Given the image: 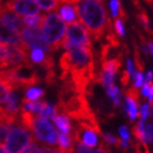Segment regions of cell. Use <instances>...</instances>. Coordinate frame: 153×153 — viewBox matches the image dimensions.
Instances as JSON below:
<instances>
[{
    "label": "cell",
    "instance_id": "1",
    "mask_svg": "<svg viewBox=\"0 0 153 153\" xmlns=\"http://www.w3.org/2000/svg\"><path fill=\"white\" fill-rule=\"evenodd\" d=\"M76 11V16L95 41L106 33L108 18L104 4L100 0H69Z\"/></svg>",
    "mask_w": 153,
    "mask_h": 153
},
{
    "label": "cell",
    "instance_id": "2",
    "mask_svg": "<svg viewBox=\"0 0 153 153\" xmlns=\"http://www.w3.org/2000/svg\"><path fill=\"white\" fill-rule=\"evenodd\" d=\"M41 30L43 37L51 51H56L62 47L66 35V24L60 16H58L55 12L44 16L43 22L41 24Z\"/></svg>",
    "mask_w": 153,
    "mask_h": 153
},
{
    "label": "cell",
    "instance_id": "3",
    "mask_svg": "<svg viewBox=\"0 0 153 153\" xmlns=\"http://www.w3.org/2000/svg\"><path fill=\"white\" fill-rule=\"evenodd\" d=\"M29 129L32 131L33 137L41 143L55 148L58 144V134L51 121L39 115H34Z\"/></svg>",
    "mask_w": 153,
    "mask_h": 153
},
{
    "label": "cell",
    "instance_id": "4",
    "mask_svg": "<svg viewBox=\"0 0 153 153\" xmlns=\"http://www.w3.org/2000/svg\"><path fill=\"white\" fill-rule=\"evenodd\" d=\"M35 139L25 127L12 126L10 127L3 142V149L7 153H21V151Z\"/></svg>",
    "mask_w": 153,
    "mask_h": 153
},
{
    "label": "cell",
    "instance_id": "5",
    "mask_svg": "<svg viewBox=\"0 0 153 153\" xmlns=\"http://www.w3.org/2000/svg\"><path fill=\"white\" fill-rule=\"evenodd\" d=\"M21 42L23 46L29 51L32 48H41L46 53H49V54L51 53V48L48 47L47 43L43 37L41 26L23 27V30L21 31Z\"/></svg>",
    "mask_w": 153,
    "mask_h": 153
},
{
    "label": "cell",
    "instance_id": "6",
    "mask_svg": "<svg viewBox=\"0 0 153 153\" xmlns=\"http://www.w3.org/2000/svg\"><path fill=\"white\" fill-rule=\"evenodd\" d=\"M65 38L70 42V43H72L74 45H76V46H80V47L83 48L92 49V42H91V38H90L89 32L78 21L70 23L66 27Z\"/></svg>",
    "mask_w": 153,
    "mask_h": 153
},
{
    "label": "cell",
    "instance_id": "7",
    "mask_svg": "<svg viewBox=\"0 0 153 153\" xmlns=\"http://www.w3.org/2000/svg\"><path fill=\"white\" fill-rule=\"evenodd\" d=\"M6 6L11 11L20 16L39 14L41 10L35 0H8Z\"/></svg>",
    "mask_w": 153,
    "mask_h": 153
},
{
    "label": "cell",
    "instance_id": "8",
    "mask_svg": "<svg viewBox=\"0 0 153 153\" xmlns=\"http://www.w3.org/2000/svg\"><path fill=\"white\" fill-rule=\"evenodd\" d=\"M8 56L6 60L7 69L20 64L30 62L29 51L23 45H7Z\"/></svg>",
    "mask_w": 153,
    "mask_h": 153
},
{
    "label": "cell",
    "instance_id": "9",
    "mask_svg": "<svg viewBox=\"0 0 153 153\" xmlns=\"http://www.w3.org/2000/svg\"><path fill=\"white\" fill-rule=\"evenodd\" d=\"M0 19L6 24L8 27L16 31V33H21L23 30V21L20 19V16L14 13L13 11L7 8V6H3L0 8Z\"/></svg>",
    "mask_w": 153,
    "mask_h": 153
},
{
    "label": "cell",
    "instance_id": "10",
    "mask_svg": "<svg viewBox=\"0 0 153 153\" xmlns=\"http://www.w3.org/2000/svg\"><path fill=\"white\" fill-rule=\"evenodd\" d=\"M126 100H127V104H126V112L131 120H134L136 118L139 116L138 112V101H139V92H138L137 88H130L129 90L126 91Z\"/></svg>",
    "mask_w": 153,
    "mask_h": 153
},
{
    "label": "cell",
    "instance_id": "11",
    "mask_svg": "<svg viewBox=\"0 0 153 153\" xmlns=\"http://www.w3.org/2000/svg\"><path fill=\"white\" fill-rule=\"evenodd\" d=\"M0 43L4 45H22L19 33L11 30L0 19Z\"/></svg>",
    "mask_w": 153,
    "mask_h": 153
},
{
    "label": "cell",
    "instance_id": "12",
    "mask_svg": "<svg viewBox=\"0 0 153 153\" xmlns=\"http://www.w3.org/2000/svg\"><path fill=\"white\" fill-rule=\"evenodd\" d=\"M58 12H59V16L64 21L68 23H72L76 21V9L72 3H70L69 1H66V2H62L59 4V8H58Z\"/></svg>",
    "mask_w": 153,
    "mask_h": 153
},
{
    "label": "cell",
    "instance_id": "13",
    "mask_svg": "<svg viewBox=\"0 0 153 153\" xmlns=\"http://www.w3.org/2000/svg\"><path fill=\"white\" fill-rule=\"evenodd\" d=\"M58 143L60 151L68 153H74V139L70 134H64L61 132L58 134Z\"/></svg>",
    "mask_w": 153,
    "mask_h": 153
},
{
    "label": "cell",
    "instance_id": "14",
    "mask_svg": "<svg viewBox=\"0 0 153 153\" xmlns=\"http://www.w3.org/2000/svg\"><path fill=\"white\" fill-rule=\"evenodd\" d=\"M55 125L57 126V128L61 132L64 134H71L72 130V124H71L70 119L67 115L64 113H60L59 115H56V117L54 118Z\"/></svg>",
    "mask_w": 153,
    "mask_h": 153
},
{
    "label": "cell",
    "instance_id": "15",
    "mask_svg": "<svg viewBox=\"0 0 153 153\" xmlns=\"http://www.w3.org/2000/svg\"><path fill=\"white\" fill-rule=\"evenodd\" d=\"M76 152L78 153H109V149L107 148L105 141L100 143V148H89L82 144L81 142H76Z\"/></svg>",
    "mask_w": 153,
    "mask_h": 153
},
{
    "label": "cell",
    "instance_id": "16",
    "mask_svg": "<svg viewBox=\"0 0 153 153\" xmlns=\"http://www.w3.org/2000/svg\"><path fill=\"white\" fill-rule=\"evenodd\" d=\"M6 111L9 114L13 115V116H16L20 114V107H19V97H18V94L14 93L12 91L11 94H10L9 99L7 101V106H6Z\"/></svg>",
    "mask_w": 153,
    "mask_h": 153
},
{
    "label": "cell",
    "instance_id": "17",
    "mask_svg": "<svg viewBox=\"0 0 153 153\" xmlns=\"http://www.w3.org/2000/svg\"><path fill=\"white\" fill-rule=\"evenodd\" d=\"M134 6L137 7V8H139V12H138V20H139V22L142 24V26L144 27V30L147 31L150 35L153 36V32H152V30H151L150 27V22H149V18H148V14L147 12L143 10V8L140 6V3L138 2L137 0H134Z\"/></svg>",
    "mask_w": 153,
    "mask_h": 153
},
{
    "label": "cell",
    "instance_id": "18",
    "mask_svg": "<svg viewBox=\"0 0 153 153\" xmlns=\"http://www.w3.org/2000/svg\"><path fill=\"white\" fill-rule=\"evenodd\" d=\"M37 2L38 7L44 11H53V10L57 9L59 4L69 0H35ZM70 2V1H69Z\"/></svg>",
    "mask_w": 153,
    "mask_h": 153
},
{
    "label": "cell",
    "instance_id": "19",
    "mask_svg": "<svg viewBox=\"0 0 153 153\" xmlns=\"http://www.w3.org/2000/svg\"><path fill=\"white\" fill-rule=\"evenodd\" d=\"M12 91H14V88L11 84L0 80V105L6 104Z\"/></svg>",
    "mask_w": 153,
    "mask_h": 153
},
{
    "label": "cell",
    "instance_id": "20",
    "mask_svg": "<svg viewBox=\"0 0 153 153\" xmlns=\"http://www.w3.org/2000/svg\"><path fill=\"white\" fill-rule=\"evenodd\" d=\"M58 111H57V107L56 106H51V104H48L46 103V105L44 106V108L42 109V112L39 113V116L43 118H46L48 120H54V118L56 117V115H57Z\"/></svg>",
    "mask_w": 153,
    "mask_h": 153
},
{
    "label": "cell",
    "instance_id": "21",
    "mask_svg": "<svg viewBox=\"0 0 153 153\" xmlns=\"http://www.w3.org/2000/svg\"><path fill=\"white\" fill-rule=\"evenodd\" d=\"M106 92L108 94V96L113 100L115 106H119L120 104V93H119V89L115 85L114 83L108 85L106 88Z\"/></svg>",
    "mask_w": 153,
    "mask_h": 153
},
{
    "label": "cell",
    "instance_id": "22",
    "mask_svg": "<svg viewBox=\"0 0 153 153\" xmlns=\"http://www.w3.org/2000/svg\"><path fill=\"white\" fill-rule=\"evenodd\" d=\"M43 16L42 14H33V16H25L22 19L23 24L26 26H41L43 22Z\"/></svg>",
    "mask_w": 153,
    "mask_h": 153
},
{
    "label": "cell",
    "instance_id": "23",
    "mask_svg": "<svg viewBox=\"0 0 153 153\" xmlns=\"http://www.w3.org/2000/svg\"><path fill=\"white\" fill-rule=\"evenodd\" d=\"M44 95V91L39 88H30L25 93V99L30 101H36Z\"/></svg>",
    "mask_w": 153,
    "mask_h": 153
},
{
    "label": "cell",
    "instance_id": "24",
    "mask_svg": "<svg viewBox=\"0 0 153 153\" xmlns=\"http://www.w3.org/2000/svg\"><path fill=\"white\" fill-rule=\"evenodd\" d=\"M132 132H134V138H136L137 140L146 142V140H144V123H143V120H140L136 126H134ZM146 143H147V142H146Z\"/></svg>",
    "mask_w": 153,
    "mask_h": 153
},
{
    "label": "cell",
    "instance_id": "25",
    "mask_svg": "<svg viewBox=\"0 0 153 153\" xmlns=\"http://www.w3.org/2000/svg\"><path fill=\"white\" fill-rule=\"evenodd\" d=\"M42 152H43V146L38 144L35 140L32 141L31 143H29L21 151V153H42Z\"/></svg>",
    "mask_w": 153,
    "mask_h": 153
},
{
    "label": "cell",
    "instance_id": "26",
    "mask_svg": "<svg viewBox=\"0 0 153 153\" xmlns=\"http://www.w3.org/2000/svg\"><path fill=\"white\" fill-rule=\"evenodd\" d=\"M115 30L119 36L124 37L125 36V29H124V24H123V20L120 18H116L115 19V23H114Z\"/></svg>",
    "mask_w": 153,
    "mask_h": 153
},
{
    "label": "cell",
    "instance_id": "27",
    "mask_svg": "<svg viewBox=\"0 0 153 153\" xmlns=\"http://www.w3.org/2000/svg\"><path fill=\"white\" fill-rule=\"evenodd\" d=\"M134 62H136V67L137 69H139L140 72H142L144 69V65L142 62L140 58V54H139V49L137 48V46H134Z\"/></svg>",
    "mask_w": 153,
    "mask_h": 153
},
{
    "label": "cell",
    "instance_id": "28",
    "mask_svg": "<svg viewBox=\"0 0 153 153\" xmlns=\"http://www.w3.org/2000/svg\"><path fill=\"white\" fill-rule=\"evenodd\" d=\"M103 140L105 141V142H107L108 144H114V146H116L118 148V144H119V140L120 139H118V138H116L115 136H113L111 134H103Z\"/></svg>",
    "mask_w": 153,
    "mask_h": 153
},
{
    "label": "cell",
    "instance_id": "29",
    "mask_svg": "<svg viewBox=\"0 0 153 153\" xmlns=\"http://www.w3.org/2000/svg\"><path fill=\"white\" fill-rule=\"evenodd\" d=\"M144 140L146 142H152L153 141V129L150 124L144 126Z\"/></svg>",
    "mask_w": 153,
    "mask_h": 153
},
{
    "label": "cell",
    "instance_id": "30",
    "mask_svg": "<svg viewBox=\"0 0 153 153\" xmlns=\"http://www.w3.org/2000/svg\"><path fill=\"white\" fill-rule=\"evenodd\" d=\"M134 149H136V153H150L147 144L143 141L137 140V143L134 144Z\"/></svg>",
    "mask_w": 153,
    "mask_h": 153
},
{
    "label": "cell",
    "instance_id": "31",
    "mask_svg": "<svg viewBox=\"0 0 153 153\" xmlns=\"http://www.w3.org/2000/svg\"><path fill=\"white\" fill-rule=\"evenodd\" d=\"M143 80H144V76L143 74H142V72H136L134 76V88H140V86H142V84H143Z\"/></svg>",
    "mask_w": 153,
    "mask_h": 153
},
{
    "label": "cell",
    "instance_id": "32",
    "mask_svg": "<svg viewBox=\"0 0 153 153\" xmlns=\"http://www.w3.org/2000/svg\"><path fill=\"white\" fill-rule=\"evenodd\" d=\"M150 114V106L148 104H143L141 106V112L139 113V115L141 116V120H146Z\"/></svg>",
    "mask_w": 153,
    "mask_h": 153
},
{
    "label": "cell",
    "instance_id": "33",
    "mask_svg": "<svg viewBox=\"0 0 153 153\" xmlns=\"http://www.w3.org/2000/svg\"><path fill=\"white\" fill-rule=\"evenodd\" d=\"M119 134L123 140H129V131H128L127 127L126 126H121L119 127Z\"/></svg>",
    "mask_w": 153,
    "mask_h": 153
},
{
    "label": "cell",
    "instance_id": "34",
    "mask_svg": "<svg viewBox=\"0 0 153 153\" xmlns=\"http://www.w3.org/2000/svg\"><path fill=\"white\" fill-rule=\"evenodd\" d=\"M129 81H130V76L128 74V71H124L123 72V76L120 78V82L124 86H127L129 84Z\"/></svg>",
    "mask_w": 153,
    "mask_h": 153
},
{
    "label": "cell",
    "instance_id": "35",
    "mask_svg": "<svg viewBox=\"0 0 153 153\" xmlns=\"http://www.w3.org/2000/svg\"><path fill=\"white\" fill-rule=\"evenodd\" d=\"M127 71H128V74H129V76H130V78L134 79V76L136 72H134V65H132V61H131L130 59L127 60Z\"/></svg>",
    "mask_w": 153,
    "mask_h": 153
},
{
    "label": "cell",
    "instance_id": "36",
    "mask_svg": "<svg viewBox=\"0 0 153 153\" xmlns=\"http://www.w3.org/2000/svg\"><path fill=\"white\" fill-rule=\"evenodd\" d=\"M148 100L151 105H153V82L151 81L149 85V94H148Z\"/></svg>",
    "mask_w": 153,
    "mask_h": 153
},
{
    "label": "cell",
    "instance_id": "37",
    "mask_svg": "<svg viewBox=\"0 0 153 153\" xmlns=\"http://www.w3.org/2000/svg\"><path fill=\"white\" fill-rule=\"evenodd\" d=\"M42 153H58V151L55 150V149H51V148L43 146V152Z\"/></svg>",
    "mask_w": 153,
    "mask_h": 153
},
{
    "label": "cell",
    "instance_id": "38",
    "mask_svg": "<svg viewBox=\"0 0 153 153\" xmlns=\"http://www.w3.org/2000/svg\"><path fill=\"white\" fill-rule=\"evenodd\" d=\"M153 79V72L152 71H148L147 72V81L146 82H151Z\"/></svg>",
    "mask_w": 153,
    "mask_h": 153
},
{
    "label": "cell",
    "instance_id": "39",
    "mask_svg": "<svg viewBox=\"0 0 153 153\" xmlns=\"http://www.w3.org/2000/svg\"><path fill=\"white\" fill-rule=\"evenodd\" d=\"M148 48H149V51H150L153 56V42H149L148 43Z\"/></svg>",
    "mask_w": 153,
    "mask_h": 153
},
{
    "label": "cell",
    "instance_id": "40",
    "mask_svg": "<svg viewBox=\"0 0 153 153\" xmlns=\"http://www.w3.org/2000/svg\"><path fill=\"white\" fill-rule=\"evenodd\" d=\"M0 153H7L6 150L2 148V144H0Z\"/></svg>",
    "mask_w": 153,
    "mask_h": 153
},
{
    "label": "cell",
    "instance_id": "41",
    "mask_svg": "<svg viewBox=\"0 0 153 153\" xmlns=\"http://www.w3.org/2000/svg\"><path fill=\"white\" fill-rule=\"evenodd\" d=\"M58 153H68V152H64V151H58Z\"/></svg>",
    "mask_w": 153,
    "mask_h": 153
},
{
    "label": "cell",
    "instance_id": "42",
    "mask_svg": "<svg viewBox=\"0 0 153 153\" xmlns=\"http://www.w3.org/2000/svg\"><path fill=\"white\" fill-rule=\"evenodd\" d=\"M100 1H105V0H100Z\"/></svg>",
    "mask_w": 153,
    "mask_h": 153
},
{
    "label": "cell",
    "instance_id": "43",
    "mask_svg": "<svg viewBox=\"0 0 153 153\" xmlns=\"http://www.w3.org/2000/svg\"><path fill=\"white\" fill-rule=\"evenodd\" d=\"M152 113H153V108H152Z\"/></svg>",
    "mask_w": 153,
    "mask_h": 153
}]
</instances>
